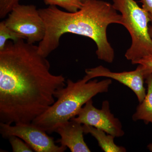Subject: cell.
Here are the masks:
<instances>
[{
	"mask_svg": "<svg viewBox=\"0 0 152 152\" xmlns=\"http://www.w3.org/2000/svg\"><path fill=\"white\" fill-rule=\"evenodd\" d=\"M44 1L47 5L58 6L70 12H75L78 11L83 5V4L80 0H44Z\"/></svg>",
	"mask_w": 152,
	"mask_h": 152,
	"instance_id": "7c38bea8",
	"label": "cell"
},
{
	"mask_svg": "<svg viewBox=\"0 0 152 152\" xmlns=\"http://www.w3.org/2000/svg\"><path fill=\"white\" fill-rule=\"evenodd\" d=\"M84 132L90 134L97 140L99 146L105 152H126L124 147L117 145L114 142L115 137L91 126L83 125Z\"/></svg>",
	"mask_w": 152,
	"mask_h": 152,
	"instance_id": "30bf717a",
	"label": "cell"
},
{
	"mask_svg": "<svg viewBox=\"0 0 152 152\" xmlns=\"http://www.w3.org/2000/svg\"><path fill=\"white\" fill-rule=\"evenodd\" d=\"M80 124L100 129L115 137H122L125 133L120 120L111 112L108 101H104L101 109L95 107L91 99L87 102L76 117L72 118Z\"/></svg>",
	"mask_w": 152,
	"mask_h": 152,
	"instance_id": "52a82bcc",
	"label": "cell"
},
{
	"mask_svg": "<svg viewBox=\"0 0 152 152\" xmlns=\"http://www.w3.org/2000/svg\"><path fill=\"white\" fill-rule=\"evenodd\" d=\"M140 2L142 3V8L146 12L152 15V0H140Z\"/></svg>",
	"mask_w": 152,
	"mask_h": 152,
	"instance_id": "e0dca14e",
	"label": "cell"
},
{
	"mask_svg": "<svg viewBox=\"0 0 152 152\" xmlns=\"http://www.w3.org/2000/svg\"><path fill=\"white\" fill-rule=\"evenodd\" d=\"M148 148L151 152H152V144H150L149 145H148Z\"/></svg>",
	"mask_w": 152,
	"mask_h": 152,
	"instance_id": "d6986e66",
	"label": "cell"
},
{
	"mask_svg": "<svg viewBox=\"0 0 152 152\" xmlns=\"http://www.w3.org/2000/svg\"><path fill=\"white\" fill-rule=\"evenodd\" d=\"M46 58L23 39L8 41L0 51L1 123H31L54 103L66 80L50 72Z\"/></svg>",
	"mask_w": 152,
	"mask_h": 152,
	"instance_id": "6da1fadb",
	"label": "cell"
},
{
	"mask_svg": "<svg viewBox=\"0 0 152 152\" xmlns=\"http://www.w3.org/2000/svg\"><path fill=\"white\" fill-rule=\"evenodd\" d=\"M86 76L90 80L98 77L113 79L129 87L135 94L139 102H142L146 95L144 87L145 79L141 66L139 65L136 70L130 72H114L102 66L86 69Z\"/></svg>",
	"mask_w": 152,
	"mask_h": 152,
	"instance_id": "ba28073f",
	"label": "cell"
},
{
	"mask_svg": "<svg viewBox=\"0 0 152 152\" xmlns=\"http://www.w3.org/2000/svg\"><path fill=\"white\" fill-rule=\"evenodd\" d=\"M134 64L141 66L145 79L152 74V55L146 56L136 61Z\"/></svg>",
	"mask_w": 152,
	"mask_h": 152,
	"instance_id": "2e32d148",
	"label": "cell"
},
{
	"mask_svg": "<svg viewBox=\"0 0 152 152\" xmlns=\"http://www.w3.org/2000/svg\"><path fill=\"white\" fill-rule=\"evenodd\" d=\"M150 16L151 20V26H149V32L150 37H151V39L152 40V15H151V14H150Z\"/></svg>",
	"mask_w": 152,
	"mask_h": 152,
	"instance_id": "ac0fdd59",
	"label": "cell"
},
{
	"mask_svg": "<svg viewBox=\"0 0 152 152\" xmlns=\"http://www.w3.org/2000/svg\"><path fill=\"white\" fill-rule=\"evenodd\" d=\"M148 91L145 99L137 107L132 116L133 121H143L146 124H152V74L146 78Z\"/></svg>",
	"mask_w": 152,
	"mask_h": 152,
	"instance_id": "8fae6325",
	"label": "cell"
},
{
	"mask_svg": "<svg viewBox=\"0 0 152 152\" xmlns=\"http://www.w3.org/2000/svg\"><path fill=\"white\" fill-rule=\"evenodd\" d=\"M55 132L61 137L56 142L69 148L71 152H91L84 139V132L82 124L72 119L57 126Z\"/></svg>",
	"mask_w": 152,
	"mask_h": 152,
	"instance_id": "9c48e42d",
	"label": "cell"
},
{
	"mask_svg": "<svg viewBox=\"0 0 152 152\" xmlns=\"http://www.w3.org/2000/svg\"><path fill=\"white\" fill-rule=\"evenodd\" d=\"M9 140L13 152H33L32 149L26 142L16 136H11Z\"/></svg>",
	"mask_w": 152,
	"mask_h": 152,
	"instance_id": "5bb4252c",
	"label": "cell"
},
{
	"mask_svg": "<svg viewBox=\"0 0 152 152\" xmlns=\"http://www.w3.org/2000/svg\"><path fill=\"white\" fill-rule=\"evenodd\" d=\"M111 79L91 80L85 76L77 82L66 81L65 86L57 91V100L43 113L32 122L49 134L54 132L57 126L76 117L84 105L99 94L107 93Z\"/></svg>",
	"mask_w": 152,
	"mask_h": 152,
	"instance_id": "3957f363",
	"label": "cell"
},
{
	"mask_svg": "<svg viewBox=\"0 0 152 152\" xmlns=\"http://www.w3.org/2000/svg\"><path fill=\"white\" fill-rule=\"evenodd\" d=\"M4 21L8 27L26 39L28 43L40 42L45 37V22L34 5L19 4Z\"/></svg>",
	"mask_w": 152,
	"mask_h": 152,
	"instance_id": "5b68a950",
	"label": "cell"
},
{
	"mask_svg": "<svg viewBox=\"0 0 152 152\" xmlns=\"http://www.w3.org/2000/svg\"><path fill=\"white\" fill-rule=\"evenodd\" d=\"M113 5L122 16L124 26L129 33L132 44L125 56L132 64L146 56L152 55L150 37V14L141 8L134 0H113Z\"/></svg>",
	"mask_w": 152,
	"mask_h": 152,
	"instance_id": "277c9868",
	"label": "cell"
},
{
	"mask_svg": "<svg viewBox=\"0 0 152 152\" xmlns=\"http://www.w3.org/2000/svg\"><path fill=\"white\" fill-rule=\"evenodd\" d=\"M38 10L46 27L45 37L38 46L42 56H48L59 46L61 36L71 33L92 39L96 45L98 58L113 62L115 52L108 40L107 28L111 24L123 25L124 23L121 15L117 12L113 4L92 0L75 12L62 11L53 6Z\"/></svg>",
	"mask_w": 152,
	"mask_h": 152,
	"instance_id": "7a4b0ae2",
	"label": "cell"
},
{
	"mask_svg": "<svg viewBox=\"0 0 152 152\" xmlns=\"http://www.w3.org/2000/svg\"><path fill=\"white\" fill-rule=\"evenodd\" d=\"M20 0H0V18L8 15L12 10L19 4Z\"/></svg>",
	"mask_w": 152,
	"mask_h": 152,
	"instance_id": "9a60e30c",
	"label": "cell"
},
{
	"mask_svg": "<svg viewBox=\"0 0 152 152\" xmlns=\"http://www.w3.org/2000/svg\"><path fill=\"white\" fill-rule=\"evenodd\" d=\"M92 1V0H80L81 1L83 4H85V3L88 2L90 1Z\"/></svg>",
	"mask_w": 152,
	"mask_h": 152,
	"instance_id": "ffe728a7",
	"label": "cell"
},
{
	"mask_svg": "<svg viewBox=\"0 0 152 152\" xmlns=\"http://www.w3.org/2000/svg\"><path fill=\"white\" fill-rule=\"evenodd\" d=\"M24 38L8 27L3 21L0 23V51L4 48L9 39L13 42Z\"/></svg>",
	"mask_w": 152,
	"mask_h": 152,
	"instance_id": "4fadbf2b",
	"label": "cell"
},
{
	"mask_svg": "<svg viewBox=\"0 0 152 152\" xmlns=\"http://www.w3.org/2000/svg\"><path fill=\"white\" fill-rule=\"evenodd\" d=\"M47 132L32 123L16 124L14 126L0 123V133L3 137H18L27 143L36 152H64L67 147L56 144L54 138Z\"/></svg>",
	"mask_w": 152,
	"mask_h": 152,
	"instance_id": "8992f818",
	"label": "cell"
}]
</instances>
